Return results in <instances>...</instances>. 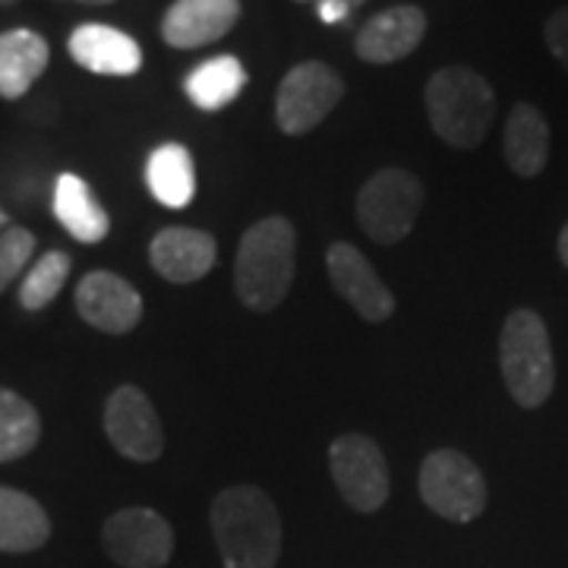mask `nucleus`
<instances>
[{"mask_svg": "<svg viewBox=\"0 0 568 568\" xmlns=\"http://www.w3.org/2000/svg\"><path fill=\"white\" fill-rule=\"evenodd\" d=\"M503 152H506L511 174H518L525 181L544 174L549 162V123L537 104L518 102L508 111Z\"/></svg>", "mask_w": 568, "mask_h": 568, "instance_id": "17", "label": "nucleus"}, {"mask_svg": "<svg viewBox=\"0 0 568 568\" xmlns=\"http://www.w3.org/2000/svg\"><path fill=\"white\" fill-rule=\"evenodd\" d=\"M332 480L354 511L373 515L388 499V465L383 448L366 433H345L328 448Z\"/></svg>", "mask_w": 568, "mask_h": 568, "instance_id": "8", "label": "nucleus"}, {"mask_svg": "<svg viewBox=\"0 0 568 568\" xmlns=\"http://www.w3.org/2000/svg\"><path fill=\"white\" fill-rule=\"evenodd\" d=\"M424 209V183L405 168L376 171L357 193V222L376 244H402Z\"/></svg>", "mask_w": 568, "mask_h": 568, "instance_id": "5", "label": "nucleus"}, {"mask_svg": "<svg viewBox=\"0 0 568 568\" xmlns=\"http://www.w3.org/2000/svg\"><path fill=\"white\" fill-rule=\"evenodd\" d=\"M559 260H562V265L568 268V222L566 227L559 231Z\"/></svg>", "mask_w": 568, "mask_h": 568, "instance_id": "28", "label": "nucleus"}, {"mask_svg": "<svg viewBox=\"0 0 568 568\" xmlns=\"http://www.w3.org/2000/svg\"><path fill=\"white\" fill-rule=\"evenodd\" d=\"M51 48L32 29L0 32V99L17 102L48 70Z\"/></svg>", "mask_w": 568, "mask_h": 568, "instance_id": "18", "label": "nucleus"}, {"mask_svg": "<svg viewBox=\"0 0 568 568\" xmlns=\"http://www.w3.org/2000/svg\"><path fill=\"white\" fill-rule=\"evenodd\" d=\"M544 39H547L549 54L568 70V3L549 17L544 26Z\"/></svg>", "mask_w": 568, "mask_h": 568, "instance_id": "26", "label": "nucleus"}, {"mask_svg": "<svg viewBox=\"0 0 568 568\" xmlns=\"http://www.w3.org/2000/svg\"><path fill=\"white\" fill-rule=\"evenodd\" d=\"M54 219L80 244H102L111 231L108 212L80 174H61L54 181Z\"/></svg>", "mask_w": 568, "mask_h": 568, "instance_id": "19", "label": "nucleus"}, {"mask_svg": "<svg viewBox=\"0 0 568 568\" xmlns=\"http://www.w3.org/2000/svg\"><path fill=\"white\" fill-rule=\"evenodd\" d=\"M212 534L224 568H275L282 556V518L260 487L237 484L212 503Z\"/></svg>", "mask_w": 568, "mask_h": 568, "instance_id": "1", "label": "nucleus"}, {"mask_svg": "<svg viewBox=\"0 0 568 568\" xmlns=\"http://www.w3.org/2000/svg\"><path fill=\"white\" fill-rule=\"evenodd\" d=\"M32 256H36V234L29 227L10 224L0 231V294L20 278Z\"/></svg>", "mask_w": 568, "mask_h": 568, "instance_id": "25", "label": "nucleus"}, {"mask_svg": "<svg viewBox=\"0 0 568 568\" xmlns=\"http://www.w3.org/2000/svg\"><path fill=\"white\" fill-rule=\"evenodd\" d=\"M70 3H92V7H102V3H114V0H70Z\"/></svg>", "mask_w": 568, "mask_h": 568, "instance_id": "29", "label": "nucleus"}, {"mask_svg": "<svg viewBox=\"0 0 568 568\" xmlns=\"http://www.w3.org/2000/svg\"><path fill=\"white\" fill-rule=\"evenodd\" d=\"M294 250L297 231L282 215H268L250 224L237 246L234 291L253 313H272L294 282Z\"/></svg>", "mask_w": 568, "mask_h": 568, "instance_id": "2", "label": "nucleus"}, {"mask_svg": "<svg viewBox=\"0 0 568 568\" xmlns=\"http://www.w3.org/2000/svg\"><path fill=\"white\" fill-rule=\"evenodd\" d=\"M73 260L61 253V250H48L39 263L26 272V278L20 282V304L29 313H39L51 304L63 291V284L70 278Z\"/></svg>", "mask_w": 568, "mask_h": 568, "instance_id": "24", "label": "nucleus"}, {"mask_svg": "<svg viewBox=\"0 0 568 568\" xmlns=\"http://www.w3.org/2000/svg\"><path fill=\"white\" fill-rule=\"evenodd\" d=\"M70 58L99 77H133L142 70V48L126 32L104 22H82L67 41Z\"/></svg>", "mask_w": 568, "mask_h": 568, "instance_id": "16", "label": "nucleus"}, {"mask_svg": "<svg viewBox=\"0 0 568 568\" xmlns=\"http://www.w3.org/2000/svg\"><path fill=\"white\" fill-rule=\"evenodd\" d=\"M219 244L200 227H164L149 244V263L164 282L193 284L212 272Z\"/></svg>", "mask_w": 568, "mask_h": 568, "instance_id": "15", "label": "nucleus"}, {"mask_svg": "<svg viewBox=\"0 0 568 568\" xmlns=\"http://www.w3.org/2000/svg\"><path fill=\"white\" fill-rule=\"evenodd\" d=\"M364 0H320V20L325 26H335V22H345Z\"/></svg>", "mask_w": 568, "mask_h": 568, "instance_id": "27", "label": "nucleus"}, {"mask_svg": "<svg viewBox=\"0 0 568 568\" xmlns=\"http://www.w3.org/2000/svg\"><path fill=\"white\" fill-rule=\"evenodd\" d=\"M41 439L39 407L20 392L0 386V465L20 462L29 452H36Z\"/></svg>", "mask_w": 568, "mask_h": 568, "instance_id": "23", "label": "nucleus"}, {"mask_svg": "<svg viewBox=\"0 0 568 568\" xmlns=\"http://www.w3.org/2000/svg\"><path fill=\"white\" fill-rule=\"evenodd\" d=\"M241 20V0H174L162 20L164 44L193 51L224 39Z\"/></svg>", "mask_w": 568, "mask_h": 568, "instance_id": "14", "label": "nucleus"}, {"mask_svg": "<svg viewBox=\"0 0 568 568\" xmlns=\"http://www.w3.org/2000/svg\"><path fill=\"white\" fill-rule=\"evenodd\" d=\"M345 95L342 77L323 61H304L284 73L275 95V121L287 136H304L335 111Z\"/></svg>", "mask_w": 568, "mask_h": 568, "instance_id": "7", "label": "nucleus"}, {"mask_svg": "<svg viewBox=\"0 0 568 568\" xmlns=\"http://www.w3.org/2000/svg\"><path fill=\"white\" fill-rule=\"evenodd\" d=\"M73 304L82 323L104 335H126L142 320V297L133 284L114 272H89L73 294Z\"/></svg>", "mask_w": 568, "mask_h": 568, "instance_id": "12", "label": "nucleus"}, {"mask_svg": "<svg viewBox=\"0 0 568 568\" xmlns=\"http://www.w3.org/2000/svg\"><path fill=\"white\" fill-rule=\"evenodd\" d=\"M104 436L123 458L152 465L162 458L164 429L159 410L136 386L114 388L104 402Z\"/></svg>", "mask_w": 568, "mask_h": 568, "instance_id": "10", "label": "nucleus"}, {"mask_svg": "<svg viewBox=\"0 0 568 568\" xmlns=\"http://www.w3.org/2000/svg\"><path fill=\"white\" fill-rule=\"evenodd\" d=\"M3 227H10V219H7V212H3V205H0V231Z\"/></svg>", "mask_w": 568, "mask_h": 568, "instance_id": "30", "label": "nucleus"}, {"mask_svg": "<svg viewBox=\"0 0 568 568\" xmlns=\"http://www.w3.org/2000/svg\"><path fill=\"white\" fill-rule=\"evenodd\" d=\"M244 89V63L237 61V58H231V54H222V58H212V61L200 63L183 80V92L190 95V102L196 104V108H203V111H222Z\"/></svg>", "mask_w": 568, "mask_h": 568, "instance_id": "22", "label": "nucleus"}, {"mask_svg": "<svg viewBox=\"0 0 568 568\" xmlns=\"http://www.w3.org/2000/svg\"><path fill=\"white\" fill-rule=\"evenodd\" d=\"M13 3H20V0H0V7H13Z\"/></svg>", "mask_w": 568, "mask_h": 568, "instance_id": "31", "label": "nucleus"}, {"mask_svg": "<svg viewBox=\"0 0 568 568\" xmlns=\"http://www.w3.org/2000/svg\"><path fill=\"white\" fill-rule=\"evenodd\" d=\"M499 366L511 402L525 410H537L556 388V361L549 345L547 323L528 306L511 310L499 335Z\"/></svg>", "mask_w": 568, "mask_h": 568, "instance_id": "4", "label": "nucleus"}, {"mask_svg": "<svg viewBox=\"0 0 568 568\" xmlns=\"http://www.w3.org/2000/svg\"><path fill=\"white\" fill-rule=\"evenodd\" d=\"M145 183L149 193L164 209H183L196 196V164L190 149L181 142H164L159 145L149 162H145Z\"/></svg>", "mask_w": 568, "mask_h": 568, "instance_id": "21", "label": "nucleus"}, {"mask_svg": "<svg viewBox=\"0 0 568 568\" xmlns=\"http://www.w3.org/2000/svg\"><path fill=\"white\" fill-rule=\"evenodd\" d=\"M51 537L48 511L22 489L0 487V552H36Z\"/></svg>", "mask_w": 568, "mask_h": 568, "instance_id": "20", "label": "nucleus"}, {"mask_svg": "<svg viewBox=\"0 0 568 568\" xmlns=\"http://www.w3.org/2000/svg\"><path fill=\"white\" fill-rule=\"evenodd\" d=\"M429 126L452 149H477L496 118V92L470 67H443L426 82Z\"/></svg>", "mask_w": 568, "mask_h": 568, "instance_id": "3", "label": "nucleus"}, {"mask_svg": "<svg viewBox=\"0 0 568 568\" xmlns=\"http://www.w3.org/2000/svg\"><path fill=\"white\" fill-rule=\"evenodd\" d=\"M102 544L123 568H164L174 556V530L155 508L130 506L104 521Z\"/></svg>", "mask_w": 568, "mask_h": 568, "instance_id": "9", "label": "nucleus"}, {"mask_svg": "<svg viewBox=\"0 0 568 568\" xmlns=\"http://www.w3.org/2000/svg\"><path fill=\"white\" fill-rule=\"evenodd\" d=\"M325 268H328V282L345 297L347 304L357 310V316L366 323H386L395 313V297L379 278V272L369 265L364 253L354 244L328 246L325 253Z\"/></svg>", "mask_w": 568, "mask_h": 568, "instance_id": "11", "label": "nucleus"}, {"mask_svg": "<svg viewBox=\"0 0 568 568\" xmlns=\"http://www.w3.org/2000/svg\"><path fill=\"white\" fill-rule=\"evenodd\" d=\"M420 499L455 525H470L487 508V477L458 448H436L420 465Z\"/></svg>", "mask_w": 568, "mask_h": 568, "instance_id": "6", "label": "nucleus"}, {"mask_svg": "<svg viewBox=\"0 0 568 568\" xmlns=\"http://www.w3.org/2000/svg\"><path fill=\"white\" fill-rule=\"evenodd\" d=\"M426 36V13L414 3H398L388 7L383 13H376L373 20L364 22V29L357 32V58L366 63H398L407 54H414L420 48Z\"/></svg>", "mask_w": 568, "mask_h": 568, "instance_id": "13", "label": "nucleus"}]
</instances>
